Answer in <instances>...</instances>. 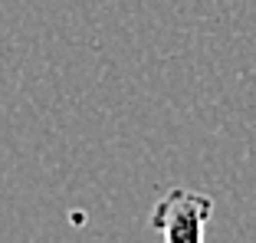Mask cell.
Wrapping results in <instances>:
<instances>
[{"instance_id":"1","label":"cell","mask_w":256,"mask_h":243,"mask_svg":"<svg viewBox=\"0 0 256 243\" xmlns=\"http://www.w3.org/2000/svg\"><path fill=\"white\" fill-rule=\"evenodd\" d=\"M214 217V198L207 190L171 188L151 210V230L164 243H207V224Z\"/></svg>"}]
</instances>
